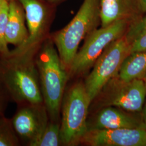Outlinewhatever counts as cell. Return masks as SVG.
Here are the masks:
<instances>
[{"mask_svg": "<svg viewBox=\"0 0 146 146\" xmlns=\"http://www.w3.org/2000/svg\"><path fill=\"white\" fill-rule=\"evenodd\" d=\"M12 122L5 119H0V146H14L18 145V140Z\"/></svg>", "mask_w": 146, "mask_h": 146, "instance_id": "cell-17", "label": "cell"}, {"mask_svg": "<svg viewBox=\"0 0 146 146\" xmlns=\"http://www.w3.org/2000/svg\"><path fill=\"white\" fill-rule=\"evenodd\" d=\"M9 13V0L5 1L0 11V56L7 58L11 56L5 37V32Z\"/></svg>", "mask_w": 146, "mask_h": 146, "instance_id": "cell-16", "label": "cell"}, {"mask_svg": "<svg viewBox=\"0 0 146 146\" xmlns=\"http://www.w3.org/2000/svg\"><path fill=\"white\" fill-rule=\"evenodd\" d=\"M28 35L21 6L15 0H11L9 2L8 18L5 32L7 42L8 44L20 47L26 42Z\"/></svg>", "mask_w": 146, "mask_h": 146, "instance_id": "cell-13", "label": "cell"}, {"mask_svg": "<svg viewBox=\"0 0 146 146\" xmlns=\"http://www.w3.org/2000/svg\"><path fill=\"white\" fill-rule=\"evenodd\" d=\"M146 76V50L131 53L122 64L119 78L122 82H129Z\"/></svg>", "mask_w": 146, "mask_h": 146, "instance_id": "cell-14", "label": "cell"}, {"mask_svg": "<svg viewBox=\"0 0 146 146\" xmlns=\"http://www.w3.org/2000/svg\"><path fill=\"white\" fill-rule=\"evenodd\" d=\"M39 104H29L20 110L14 116L12 125L18 135L29 142L35 140L46 124L37 110Z\"/></svg>", "mask_w": 146, "mask_h": 146, "instance_id": "cell-10", "label": "cell"}, {"mask_svg": "<svg viewBox=\"0 0 146 146\" xmlns=\"http://www.w3.org/2000/svg\"><path fill=\"white\" fill-rule=\"evenodd\" d=\"M45 1H50V2H53V1H57V0H45Z\"/></svg>", "mask_w": 146, "mask_h": 146, "instance_id": "cell-23", "label": "cell"}, {"mask_svg": "<svg viewBox=\"0 0 146 146\" xmlns=\"http://www.w3.org/2000/svg\"><path fill=\"white\" fill-rule=\"evenodd\" d=\"M141 17L136 0H101V27L119 20L129 21L131 23Z\"/></svg>", "mask_w": 146, "mask_h": 146, "instance_id": "cell-11", "label": "cell"}, {"mask_svg": "<svg viewBox=\"0 0 146 146\" xmlns=\"http://www.w3.org/2000/svg\"><path fill=\"white\" fill-rule=\"evenodd\" d=\"M131 24L119 20L92 31L73 60L69 68L72 73H82L93 66L108 45L125 35Z\"/></svg>", "mask_w": 146, "mask_h": 146, "instance_id": "cell-6", "label": "cell"}, {"mask_svg": "<svg viewBox=\"0 0 146 146\" xmlns=\"http://www.w3.org/2000/svg\"><path fill=\"white\" fill-rule=\"evenodd\" d=\"M110 94L107 104L128 111L142 110L146 97V86L144 80L136 78L129 82H122Z\"/></svg>", "mask_w": 146, "mask_h": 146, "instance_id": "cell-8", "label": "cell"}, {"mask_svg": "<svg viewBox=\"0 0 146 146\" xmlns=\"http://www.w3.org/2000/svg\"><path fill=\"white\" fill-rule=\"evenodd\" d=\"M100 4L101 0H84L72 21L54 37L65 69L70 68L81 41L96 29L100 21Z\"/></svg>", "mask_w": 146, "mask_h": 146, "instance_id": "cell-2", "label": "cell"}, {"mask_svg": "<svg viewBox=\"0 0 146 146\" xmlns=\"http://www.w3.org/2000/svg\"><path fill=\"white\" fill-rule=\"evenodd\" d=\"M61 141L60 127L57 123L47 125L31 146H57Z\"/></svg>", "mask_w": 146, "mask_h": 146, "instance_id": "cell-15", "label": "cell"}, {"mask_svg": "<svg viewBox=\"0 0 146 146\" xmlns=\"http://www.w3.org/2000/svg\"><path fill=\"white\" fill-rule=\"evenodd\" d=\"M142 111H143V122L146 128V97L145 103L142 108Z\"/></svg>", "mask_w": 146, "mask_h": 146, "instance_id": "cell-21", "label": "cell"}, {"mask_svg": "<svg viewBox=\"0 0 146 146\" xmlns=\"http://www.w3.org/2000/svg\"><path fill=\"white\" fill-rule=\"evenodd\" d=\"M144 81H145V84H146V76H145V80H144Z\"/></svg>", "mask_w": 146, "mask_h": 146, "instance_id": "cell-24", "label": "cell"}, {"mask_svg": "<svg viewBox=\"0 0 146 146\" xmlns=\"http://www.w3.org/2000/svg\"><path fill=\"white\" fill-rule=\"evenodd\" d=\"M26 11L28 37L26 42L13 52L11 56L31 52L40 41L46 22V10L37 0H19Z\"/></svg>", "mask_w": 146, "mask_h": 146, "instance_id": "cell-9", "label": "cell"}, {"mask_svg": "<svg viewBox=\"0 0 146 146\" xmlns=\"http://www.w3.org/2000/svg\"><path fill=\"white\" fill-rule=\"evenodd\" d=\"M146 50V29L131 43V53Z\"/></svg>", "mask_w": 146, "mask_h": 146, "instance_id": "cell-19", "label": "cell"}, {"mask_svg": "<svg viewBox=\"0 0 146 146\" xmlns=\"http://www.w3.org/2000/svg\"><path fill=\"white\" fill-rule=\"evenodd\" d=\"M146 128L139 122L125 111L112 107L102 110L98 115L94 129H119Z\"/></svg>", "mask_w": 146, "mask_h": 146, "instance_id": "cell-12", "label": "cell"}, {"mask_svg": "<svg viewBox=\"0 0 146 146\" xmlns=\"http://www.w3.org/2000/svg\"><path fill=\"white\" fill-rule=\"evenodd\" d=\"M146 29V14L131 23L125 33V37L127 40L131 43L136 37Z\"/></svg>", "mask_w": 146, "mask_h": 146, "instance_id": "cell-18", "label": "cell"}, {"mask_svg": "<svg viewBox=\"0 0 146 146\" xmlns=\"http://www.w3.org/2000/svg\"><path fill=\"white\" fill-rule=\"evenodd\" d=\"M84 84H77L68 92L63 105L61 141L72 145L81 140L87 129V116L91 102Z\"/></svg>", "mask_w": 146, "mask_h": 146, "instance_id": "cell-4", "label": "cell"}, {"mask_svg": "<svg viewBox=\"0 0 146 146\" xmlns=\"http://www.w3.org/2000/svg\"><path fill=\"white\" fill-rule=\"evenodd\" d=\"M81 140L93 146H146V128L93 129Z\"/></svg>", "mask_w": 146, "mask_h": 146, "instance_id": "cell-7", "label": "cell"}, {"mask_svg": "<svg viewBox=\"0 0 146 146\" xmlns=\"http://www.w3.org/2000/svg\"><path fill=\"white\" fill-rule=\"evenodd\" d=\"M43 99L47 110L53 119L59 114L67 74L58 54L48 43L43 47L36 61Z\"/></svg>", "mask_w": 146, "mask_h": 146, "instance_id": "cell-3", "label": "cell"}, {"mask_svg": "<svg viewBox=\"0 0 146 146\" xmlns=\"http://www.w3.org/2000/svg\"><path fill=\"white\" fill-rule=\"evenodd\" d=\"M5 1H7V0H0V11H1L3 5Z\"/></svg>", "mask_w": 146, "mask_h": 146, "instance_id": "cell-22", "label": "cell"}, {"mask_svg": "<svg viewBox=\"0 0 146 146\" xmlns=\"http://www.w3.org/2000/svg\"><path fill=\"white\" fill-rule=\"evenodd\" d=\"M138 11L142 16L146 14V0H136Z\"/></svg>", "mask_w": 146, "mask_h": 146, "instance_id": "cell-20", "label": "cell"}, {"mask_svg": "<svg viewBox=\"0 0 146 146\" xmlns=\"http://www.w3.org/2000/svg\"><path fill=\"white\" fill-rule=\"evenodd\" d=\"M131 43L124 35L111 42L98 58L84 84L91 101L97 96L110 80L119 73L123 61L131 54Z\"/></svg>", "mask_w": 146, "mask_h": 146, "instance_id": "cell-5", "label": "cell"}, {"mask_svg": "<svg viewBox=\"0 0 146 146\" xmlns=\"http://www.w3.org/2000/svg\"><path fill=\"white\" fill-rule=\"evenodd\" d=\"M31 52L10 56L1 61V79L12 97L28 104H40L43 99Z\"/></svg>", "mask_w": 146, "mask_h": 146, "instance_id": "cell-1", "label": "cell"}]
</instances>
